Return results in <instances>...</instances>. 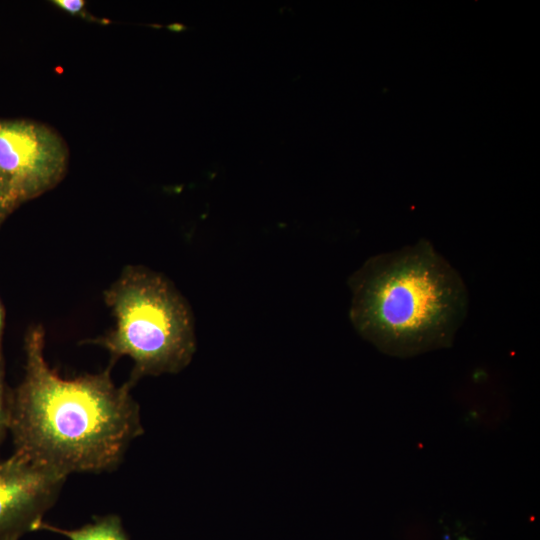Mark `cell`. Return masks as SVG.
<instances>
[{
	"instance_id": "9",
	"label": "cell",
	"mask_w": 540,
	"mask_h": 540,
	"mask_svg": "<svg viewBox=\"0 0 540 540\" xmlns=\"http://www.w3.org/2000/svg\"><path fill=\"white\" fill-rule=\"evenodd\" d=\"M52 3L71 15H81L84 17L85 1L83 0H54Z\"/></svg>"
},
{
	"instance_id": "10",
	"label": "cell",
	"mask_w": 540,
	"mask_h": 540,
	"mask_svg": "<svg viewBox=\"0 0 540 540\" xmlns=\"http://www.w3.org/2000/svg\"><path fill=\"white\" fill-rule=\"evenodd\" d=\"M4 319H5V312L4 307L0 299V360L3 359L2 356V336H3V330H4Z\"/></svg>"
},
{
	"instance_id": "1",
	"label": "cell",
	"mask_w": 540,
	"mask_h": 540,
	"mask_svg": "<svg viewBox=\"0 0 540 540\" xmlns=\"http://www.w3.org/2000/svg\"><path fill=\"white\" fill-rule=\"evenodd\" d=\"M42 326L25 336V373L10 392L14 453L67 477L114 470L143 433L129 381L117 386L109 366L62 378L47 363Z\"/></svg>"
},
{
	"instance_id": "3",
	"label": "cell",
	"mask_w": 540,
	"mask_h": 540,
	"mask_svg": "<svg viewBox=\"0 0 540 540\" xmlns=\"http://www.w3.org/2000/svg\"><path fill=\"white\" fill-rule=\"evenodd\" d=\"M104 300L115 327L90 342L109 352L111 365L122 356L133 360L132 385L144 376L178 373L191 362L196 350L193 314L165 276L129 265L104 292Z\"/></svg>"
},
{
	"instance_id": "8",
	"label": "cell",
	"mask_w": 540,
	"mask_h": 540,
	"mask_svg": "<svg viewBox=\"0 0 540 540\" xmlns=\"http://www.w3.org/2000/svg\"><path fill=\"white\" fill-rule=\"evenodd\" d=\"M18 206L10 190L0 178V225Z\"/></svg>"
},
{
	"instance_id": "5",
	"label": "cell",
	"mask_w": 540,
	"mask_h": 540,
	"mask_svg": "<svg viewBox=\"0 0 540 540\" xmlns=\"http://www.w3.org/2000/svg\"><path fill=\"white\" fill-rule=\"evenodd\" d=\"M66 478L16 453L0 459V540L38 531Z\"/></svg>"
},
{
	"instance_id": "4",
	"label": "cell",
	"mask_w": 540,
	"mask_h": 540,
	"mask_svg": "<svg viewBox=\"0 0 540 540\" xmlns=\"http://www.w3.org/2000/svg\"><path fill=\"white\" fill-rule=\"evenodd\" d=\"M68 149L51 128L24 119H0V178L18 205L54 188L64 177Z\"/></svg>"
},
{
	"instance_id": "6",
	"label": "cell",
	"mask_w": 540,
	"mask_h": 540,
	"mask_svg": "<svg viewBox=\"0 0 540 540\" xmlns=\"http://www.w3.org/2000/svg\"><path fill=\"white\" fill-rule=\"evenodd\" d=\"M60 534L69 540H129L121 518L116 514L97 516L92 522L76 529H64L42 522L38 531Z\"/></svg>"
},
{
	"instance_id": "2",
	"label": "cell",
	"mask_w": 540,
	"mask_h": 540,
	"mask_svg": "<svg viewBox=\"0 0 540 540\" xmlns=\"http://www.w3.org/2000/svg\"><path fill=\"white\" fill-rule=\"evenodd\" d=\"M349 288L356 331L400 358L450 347L468 309L461 276L424 239L370 257L351 275Z\"/></svg>"
},
{
	"instance_id": "7",
	"label": "cell",
	"mask_w": 540,
	"mask_h": 540,
	"mask_svg": "<svg viewBox=\"0 0 540 540\" xmlns=\"http://www.w3.org/2000/svg\"><path fill=\"white\" fill-rule=\"evenodd\" d=\"M10 392L5 384L4 360H0V444L9 433Z\"/></svg>"
}]
</instances>
